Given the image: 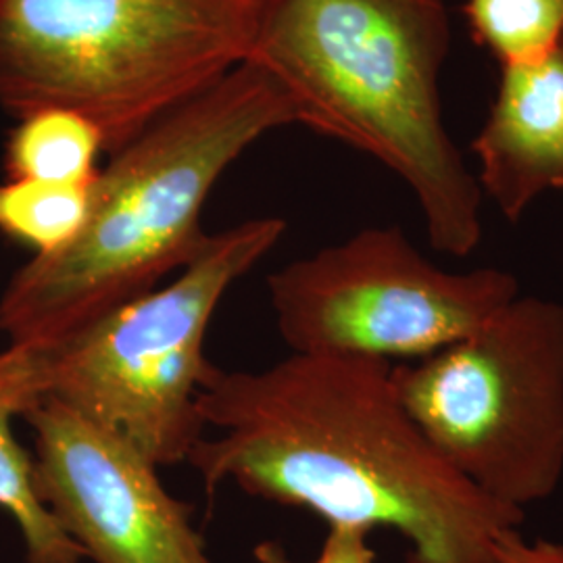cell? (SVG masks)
<instances>
[{
    "mask_svg": "<svg viewBox=\"0 0 563 563\" xmlns=\"http://www.w3.org/2000/svg\"><path fill=\"white\" fill-rule=\"evenodd\" d=\"M284 232L282 218H257L207 234L172 284L67 341L36 346L44 397L115 430L157 467L188 462L205 437L197 397L213 365L205 357L209 323Z\"/></svg>",
    "mask_w": 563,
    "mask_h": 563,
    "instance_id": "5b68a950",
    "label": "cell"
},
{
    "mask_svg": "<svg viewBox=\"0 0 563 563\" xmlns=\"http://www.w3.org/2000/svg\"><path fill=\"white\" fill-rule=\"evenodd\" d=\"M449 44L444 0H262L249 60L280 84L295 123L397 174L432 249L463 260L483 242L484 195L443 123Z\"/></svg>",
    "mask_w": 563,
    "mask_h": 563,
    "instance_id": "3957f363",
    "label": "cell"
},
{
    "mask_svg": "<svg viewBox=\"0 0 563 563\" xmlns=\"http://www.w3.org/2000/svg\"><path fill=\"white\" fill-rule=\"evenodd\" d=\"M369 532L353 526H328L320 555L313 563H376Z\"/></svg>",
    "mask_w": 563,
    "mask_h": 563,
    "instance_id": "9a60e30c",
    "label": "cell"
},
{
    "mask_svg": "<svg viewBox=\"0 0 563 563\" xmlns=\"http://www.w3.org/2000/svg\"><path fill=\"white\" fill-rule=\"evenodd\" d=\"M205 432L188 455L207 495L223 483L301 507L328 526L390 528L407 563H495L526 514L467 483L428 441L393 363L301 355L263 369L211 365L197 397Z\"/></svg>",
    "mask_w": 563,
    "mask_h": 563,
    "instance_id": "6da1fadb",
    "label": "cell"
},
{
    "mask_svg": "<svg viewBox=\"0 0 563 563\" xmlns=\"http://www.w3.org/2000/svg\"><path fill=\"white\" fill-rule=\"evenodd\" d=\"M255 560H257V563H295L286 555L282 544L274 543V541L257 544L255 547Z\"/></svg>",
    "mask_w": 563,
    "mask_h": 563,
    "instance_id": "2e32d148",
    "label": "cell"
},
{
    "mask_svg": "<svg viewBox=\"0 0 563 563\" xmlns=\"http://www.w3.org/2000/svg\"><path fill=\"white\" fill-rule=\"evenodd\" d=\"M34 432L36 493L95 563H213L192 507L172 497L157 465L115 430L44 397Z\"/></svg>",
    "mask_w": 563,
    "mask_h": 563,
    "instance_id": "ba28073f",
    "label": "cell"
},
{
    "mask_svg": "<svg viewBox=\"0 0 563 563\" xmlns=\"http://www.w3.org/2000/svg\"><path fill=\"white\" fill-rule=\"evenodd\" d=\"M262 0H0V104L71 109L115 153L251 57Z\"/></svg>",
    "mask_w": 563,
    "mask_h": 563,
    "instance_id": "277c9868",
    "label": "cell"
},
{
    "mask_svg": "<svg viewBox=\"0 0 563 563\" xmlns=\"http://www.w3.org/2000/svg\"><path fill=\"white\" fill-rule=\"evenodd\" d=\"M282 341L301 355L418 362L483 328L518 299L501 267L449 272L399 225L365 228L267 278Z\"/></svg>",
    "mask_w": 563,
    "mask_h": 563,
    "instance_id": "52a82bcc",
    "label": "cell"
},
{
    "mask_svg": "<svg viewBox=\"0 0 563 563\" xmlns=\"http://www.w3.org/2000/svg\"><path fill=\"white\" fill-rule=\"evenodd\" d=\"M405 409L463 478L526 514L563 481V302L520 295L465 336L393 365Z\"/></svg>",
    "mask_w": 563,
    "mask_h": 563,
    "instance_id": "8992f818",
    "label": "cell"
},
{
    "mask_svg": "<svg viewBox=\"0 0 563 563\" xmlns=\"http://www.w3.org/2000/svg\"><path fill=\"white\" fill-rule=\"evenodd\" d=\"M495 563H563V544L549 539H526L520 528L499 534Z\"/></svg>",
    "mask_w": 563,
    "mask_h": 563,
    "instance_id": "5bb4252c",
    "label": "cell"
},
{
    "mask_svg": "<svg viewBox=\"0 0 563 563\" xmlns=\"http://www.w3.org/2000/svg\"><path fill=\"white\" fill-rule=\"evenodd\" d=\"M476 180L509 223L563 190V46L547 59L501 67L488 118L472 141Z\"/></svg>",
    "mask_w": 563,
    "mask_h": 563,
    "instance_id": "9c48e42d",
    "label": "cell"
},
{
    "mask_svg": "<svg viewBox=\"0 0 563 563\" xmlns=\"http://www.w3.org/2000/svg\"><path fill=\"white\" fill-rule=\"evenodd\" d=\"M44 399L41 353L36 346L9 344L0 351V509L20 528L27 563H81L74 543L42 504L34 484L32 455L21 446L13 422Z\"/></svg>",
    "mask_w": 563,
    "mask_h": 563,
    "instance_id": "30bf717a",
    "label": "cell"
},
{
    "mask_svg": "<svg viewBox=\"0 0 563 563\" xmlns=\"http://www.w3.org/2000/svg\"><path fill=\"white\" fill-rule=\"evenodd\" d=\"M90 184L7 180L0 184V232L34 255H51L74 241L90 209Z\"/></svg>",
    "mask_w": 563,
    "mask_h": 563,
    "instance_id": "7c38bea8",
    "label": "cell"
},
{
    "mask_svg": "<svg viewBox=\"0 0 563 563\" xmlns=\"http://www.w3.org/2000/svg\"><path fill=\"white\" fill-rule=\"evenodd\" d=\"M472 38L501 67L543 60L563 46V0H467Z\"/></svg>",
    "mask_w": 563,
    "mask_h": 563,
    "instance_id": "4fadbf2b",
    "label": "cell"
},
{
    "mask_svg": "<svg viewBox=\"0 0 563 563\" xmlns=\"http://www.w3.org/2000/svg\"><path fill=\"white\" fill-rule=\"evenodd\" d=\"M104 151L101 130L71 109L46 107L20 118L4 148L9 180L90 184Z\"/></svg>",
    "mask_w": 563,
    "mask_h": 563,
    "instance_id": "8fae6325",
    "label": "cell"
},
{
    "mask_svg": "<svg viewBox=\"0 0 563 563\" xmlns=\"http://www.w3.org/2000/svg\"><path fill=\"white\" fill-rule=\"evenodd\" d=\"M295 113L280 84L244 60L111 155L90 186L80 234L34 255L0 297L9 344L48 349L139 299L190 262L213 186L242 153Z\"/></svg>",
    "mask_w": 563,
    "mask_h": 563,
    "instance_id": "7a4b0ae2",
    "label": "cell"
}]
</instances>
